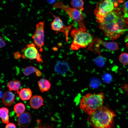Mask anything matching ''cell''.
<instances>
[{"label": "cell", "instance_id": "cell-1", "mask_svg": "<svg viewBox=\"0 0 128 128\" xmlns=\"http://www.w3.org/2000/svg\"><path fill=\"white\" fill-rule=\"evenodd\" d=\"M97 23L105 35L114 40L128 28V14L121 8H115Z\"/></svg>", "mask_w": 128, "mask_h": 128}, {"label": "cell", "instance_id": "cell-2", "mask_svg": "<svg viewBox=\"0 0 128 128\" xmlns=\"http://www.w3.org/2000/svg\"><path fill=\"white\" fill-rule=\"evenodd\" d=\"M114 112L103 106L88 115L87 121L94 128H114Z\"/></svg>", "mask_w": 128, "mask_h": 128}, {"label": "cell", "instance_id": "cell-3", "mask_svg": "<svg viewBox=\"0 0 128 128\" xmlns=\"http://www.w3.org/2000/svg\"><path fill=\"white\" fill-rule=\"evenodd\" d=\"M104 98L103 92L97 94L87 93L81 99L80 108L89 115L103 106Z\"/></svg>", "mask_w": 128, "mask_h": 128}, {"label": "cell", "instance_id": "cell-4", "mask_svg": "<svg viewBox=\"0 0 128 128\" xmlns=\"http://www.w3.org/2000/svg\"><path fill=\"white\" fill-rule=\"evenodd\" d=\"M71 35L73 41L70 47L73 50L85 48L90 46L94 40L91 34L81 28H73L71 31Z\"/></svg>", "mask_w": 128, "mask_h": 128}, {"label": "cell", "instance_id": "cell-5", "mask_svg": "<svg viewBox=\"0 0 128 128\" xmlns=\"http://www.w3.org/2000/svg\"><path fill=\"white\" fill-rule=\"evenodd\" d=\"M53 6L55 8L61 9L65 11L73 19L77 22L79 28L86 30L83 15L78 10L66 5L61 1L56 2Z\"/></svg>", "mask_w": 128, "mask_h": 128}, {"label": "cell", "instance_id": "cell-6", "mask_svg": "<svg viewBox=\"0 0 128 128\" xmlns=\"http://www.w3.org/2000/svg\"><path fill=\"white\" fill-rule=\"evenodd\" d=\"M114 8L112 0H106L98 2L94 12L96 17L97 22L101 21L107 15L113 10Z\"/></svg>", "mask_w": 128, "mask_h": 128}, {"label": "cell", "instance_id": "cell-7", "mask_svg": "<svg viewBox=\"0 0 128 128\" xmlns=\"http://www.w3.org/2000/svg\"><path fill=\"white\" fill-rule=\"evenodd\" d=\"M44 21L41 22L36 25V29L32 37L37 47L42 51V47L44 45Z\"/></svg>", "mask_w": 128, "mask_h": 128}, {"label": "cell", "instance_id": "cell-8", "mask_svg": "<svg viewBox=\"0 0 128 128\" xmlns=\"http://www.w3.org/2000/svg\"><path fill=\"white\" fill-rule=\"evenodd\" d=\"M33 43L27 44L23 49L24 54L22 56L23 58H26L31 60L36 59L39 62L42 61V59L38 50Z\"/></svg>", "mask_w": 128, "mask_h": 128}, {"label": "cell", "instance_id": "cell-9", "mask_svg": "<svg viewBox=\"0 0 128 128\" xmlns=\"http://www.w3.org/2000/svg\"><path fill=\"white\" fill-rule=\"evenodd\" d=\"M54 19L51 24V28L53 30L57 31H62L66 34L71 27H64L62 20L59 17L53 15Z\"/></svg>", "mask_w": 128, "mask_h": 128}, {"label": "cell", "instance_id": "cell-10", "mask_svg": "<svg viewBox=\"0 0 128 128\" xmlns=\"http://www.w3.org/2000/svg\"><path fill=\"white\" fill-rule=\"evenodd\" d=\"M31 119V117L30 114L28 112H24L18 117V123L20 127L26 128L29 125Z\"/></svg>", "mask_w": 128, "mask_h": 128}, {"label": "cell", "instance_id": "cell-11", "mask_svg": "<svg viewBox=\"0 0 128 128\" xmlns=\"http://www.w3.org/2000/svg\"><path fill=\"white\" fill-rule=\"evenodd\" d=\"M14 94L10 91H7L3 94L2 98V102L6 106H9L14 103L15 100Z\"/></svg>", "mask_w": 128, "mask_h": 128}, {"label": "cell", "instance_id": "cell-12", "mask_svg": "<svg viewBox=\"0 0 128 128\" xmlns=\"http://www.w3.org/2000/svg\"><path fill=\"white\" fill-rule=\"evenodd\" d=\"M43 100L42 97L39 95L33 96L31 98L29 104L31 107L36 109L43 105Z\"/></svg>", "mask_w": 128, "mask_h": 128}, {"label": "cell", "instance_id": "cell-13", "mask_svg": "<svg viewBox=\"0 0 128 128\" xmlns=\"http://www.w3.org/2000/svg\"><path fill=\"white\" fill-rule=\"evenodd\" d=\"M19 96L23 101L29 100L32 97V92L31 90L28 88H23L19 93Z\"/></svg>", "mask_w": 128, "mask_h": 128}, {"label": "cell", "instance_id": "cell-14", "mask_svg": "<svg viewBox=\"0 0 128 128\" xmlns=\"http://www.w3.org/2000/svg\"><path fill=\"white\" fill-rule=\"evenodd\" d=\"M38 84L40 90L42 92L48 91L51 86L49 81L44 78L40 79L39 81Z\"/></svg>", "mask_w": 128, "mask_h": 128}, {"label": "cell", "instance_id": "cell-15", "mask_svg": "<svg viewBox=\"0 0 128 128\" xmlns=\"http://www.w3.org/2000/svg\"><path fill=\"white\" fill-rule=\"evenodd\" d=\"M98 40L100 45H102L105 47L112 51L116 50L118 48L117 43L114 42H107L104 41L100 38H98Z\"/></svg>", "mask_w": 128, "mask_h": 128}, {"label": "cell", "instance_id": "cell-16", "mask_svg": "<svg viewBox=\"0 0 128 128\" xmlns=\"http://www.w3.org/2000/svg\"><path fill=\"white\" fill-rule=\"evenodd\" d=\"M9 110L8 109L2 107L0 109V117L3 123L7 124L9 122Z\"/></svg>", "mask_w": 128, "mask_h": 128}, {"label": "cell", "instance_id": "cell-17", "mask_svg": "<svg viewBox=\"0 0 128 128\" xmlns=\"http://www.w3.org/2000/svg\"><path fill=\"white\" fill-rule=\"evenodd\" d=\"M35 73L37 76L40 77L42 73L41 72L35 67L32 66H28L25 68L23 71L24 74L26 76H27L30 74Z\"/></svg>", "mask_w": 128, "mask_h": 128}, {"label": "cell", "instance_id": "cell-18", "mask_svg": "<svg viewBox=\"0 0 128 128\" xmlns=\"http://www.w3.org/2000/svg\"><path fill=\"white\" fill-rule=\"evenodd\" d=\"M21 84L19 81L18 80H12L8 83L7 86L9 88V91L13 90H18L19 89Z\"/></svg>", "mask_w": 128, "mask_h": 128}, {"label": "cell", "instance_id": "cell-19", "mask_svg": "<svg viewBox=\"0 0 128 128\" xmlns=\"http://www.w3.org/2000/svg\"><path fill=\"white\" fill-rule=\"evenodd\" d=\"M25 109V105L22 103L16 104L14 107V111L18 117L24 112Z\"/></svg>", "mask_w": 128, "mask_h": 128}, {"label": "cell", "instance_id": "cell-20", "mask_svg": "<svg viewBox=\"0 0 128 128\" xmlns=\"http://www.w3.org/2000/svg\"><path fill=\"white\" fill-rule=\"evenodd\" d=\"M71 6L73 8L77 9H82L84 6V2L81 0H72L70 2Z\"/></svg>", "mask_w": 128, "mask_h": 128}, {"label": "cell", "instance_id": "cell-21", "mask_svg": "<svg viewBox=\"0 0 128 128\" xmlns=\"http://www.w3.org/2000/svg\"><path fill=\"white\" fill-rule=\"evenodd\" d=\"M119 59L120 63L122 64L126 65L128 64V53H123L119 55Z\"/></svg>", "mask_w": 128, "mask_h": 128}, {"label": "cell", "instance_id": "cell-22", "mask_svg": "<svg viewBox=\"0 0 128 128\" xmlns=\"http://www.w3.org/2000/svg\"><path fill=\"white\" fill-rule=\"evenodd\" d=\"M95 62L96 64L100 67L103 66L105 63L104 58L101 56L95 59Z\"/></svg>", "mask_w": 128, "mask_h": 128}, {"label": "cell", "instance_id": "cell-23", "mask_svg": "<svg viewBox=\"0 0 128 128\" xmlns=\"http://www.w3.org/2000/svg\"><path fill=\"white\" fill-rule=\"evenodd\" d=\"M103 81L106 83H109L112 79V77L109 74L106 73L104 75L103 77Z\"/></svg>", "mask_w": 128, "mask_h": 128}, {"label": "cell", "instance_id": "cell-24", "mask_svg": "<svg viewBox=\"0 0 128 128\" xmlns=\"http://www.w3.org/2000/svg\"><path fill=\"white\" fill-rule=\"evenodd\" d=\"M123 9L125 13L128 14V1L124 3Z\"/></svg>", "mask_w": 128, "mask_h": 128}, {"label": "cell", "instance_id": "cell-25", "mask_svg": "<svg viewBox=\"0 0 128 128\" xmlns=\"http://www.w3.org/2000/svg\"><path fill=\"white\" fill-rule=\"evenodd\" d=\"M113 3L114 7L116 8L119 4L123 2L124 1L122 0H112Z\"/></svg>", "mask_w": 128, "mask_h": 128}, {"label": "cell", "instance_id": "cell-26", "mask_svg": "<svg viewBox=\"0 0 128 128\" xmlns=\"http://www.w3.org/2000/svg\"><path fill=\"white\" fill-rule=\"evenodd\" d=\"M121 88L126 93L128 94V84L125 83L122 84Z\"/></svg>", "mask_w": 128, "mask_h": 128}, {"label": "cell", "instance_id": "cell-27", "mask_svg": "<svg viewBox=\"0 0 128 128\" xmlns=\"http://www.w3.org/2000/svg\"><path fill=\"white\" fill-rule=\"evenodd\" d=\"M5 128H16V126L14 123H9L7 124Z\"/></svg>", "mask_w": 128, "mask_h": 128}, {"label": "cell", "instance_id": "cell-28", "mask_svg": "<svg viewBox=\"0 0 128 128\" xmlns=\"http://www.w3.org/2000/svg\"><path fill=\"white\" fill-rule=\"evenodd\" d=\"M35 128H53L51 126L46 125H40L35 127Z\"/></svg>", "mask_w": 128, "mask_h": 128}, {"label": "cell", "instance_id": "cell-29", "mask_svg": "<svg viewBox=\"0 0 128 128\" xmlns=\"http://www.w3.org/2000/svg\"><path fill=\"white\" fill-rule=\"evenodd\" d=\"M5 45V41L3 38L1 37H0V47L2 48Z\"/></svg>", "mask_w": 128, "mask_h": 128}, {"label": "cell", "instance_id": "cell-30", "mask_svg": "<svg viewBox=\"0 0 128 128\" xmlns=\"http://www.w3.org/2000/svg\"><path fill=\"white\" fill-rule=\"evenodd\" d=\"M14 56L15 59H18L21 57V55L18 52H16L14 54Z\"/></svg>", "mask_w": 128, "mask_h": 128}, {"label": "cell", "instance_id": "cell-31", "mask_svg": "<svg viewBox=\"0 0 128 128\" xmlns=\"http://www.w3.org/2000/svg\"><path fill=\"white\" fill-rule=\"evenodd\" d=\"M125 42L126 43V47L128 49V35L125 38Z\"/></svg>", "mask_w": 128, "mask_h": 128}, {"label": "cell", "instance_id": "cell-32", "mask_svg": "<svg viewBox=\"0 0 128 128\" xmlns=\"http://www.w3.org/2000/svg\"><path fill=\"white\" fill-rule=\"evenodd\" d=\"M55 0H48L47 1L48 2L50 3H51L54 2V1H55Z\"/></svg>", "mask_w": 128, "mask_h": 128}]
</instances>
